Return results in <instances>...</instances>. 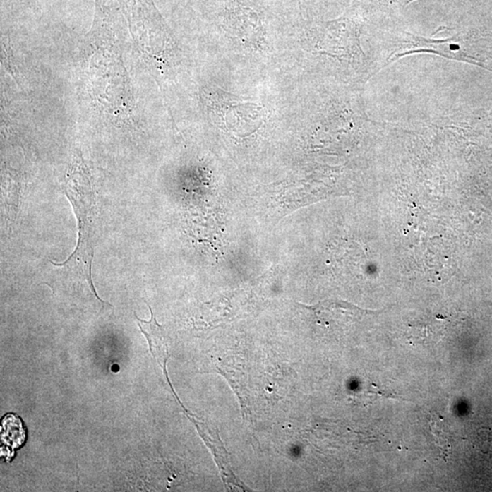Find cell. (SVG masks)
<instances>
[{
    "label": "cell",
    "mask_w": 492,
    "mask_h": 492,
    "mask_svg": "<svg viewBox=\"0 0 492 492\" xmlns=\"http://www.w3.org/2000/svg\"><path fill=\"white\" fill-rule=\"evenodd\" d=\"M64 192L76 215L79 237L76 249L65 262L49 261L56 268L55 279L49 286L54 292H64L77 306L99 312L112 308L100 299L93 286L92 266L98 225L95 194L85 171L74 170L66 181Z\"/></svg>",
    "instance_id": "obj_1"
},
{
    "label": "cell",
    "mask_w": 492,
    "mask_h": 492,
    "mask_svg": "<svg viewBox=\"0 0 492 492\" xmlns=\"http://www.w3.org/2000/svg\"><path fill=\"white\" fill-rule=\"evenodd\" d=\"M148 306L150 313H152V318H150V321H144L136 315L138 325H139L140 331L145 335L146 340L148 341L153 361H155L156 365L159 366V368L164 373V380L167 381L169 385H171L170 381H169L167 371H166V364H167L169 357H170L167 335H166L164 328L161 325H159L157 320H156L152 307L149 305Z\"/></svg>",
    "instance_id": "obj_2"
},
{
    "label": "cell",
    "mask_w": 492,
    "mask_h": 492,
    "mask_svg": "<svg viewBox=\"0 0 492 492\" xmlns=\"http://www.w3.org/2000/svg\"><path fill=\"white\" fill-rule=\"evenodd\" d=\"M432 435L434 436L436 444L440 448L445 457H449L451 450L450 433L446 423L438 414H432L431 419Z\"/></svg>",
    "instance_id": "obj_3"
}]
</instances>
